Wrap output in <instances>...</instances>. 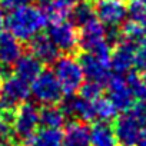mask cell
I'll return each instance as SVG.
<instances>
[{
  "label": "cell",
  "mask_w": 146,
  "mask_h": 146,
  "mask_svg": "<svg viewBox=\"0 0 146 146\" xmlns=\"http://www.w3.org/2000/svg\"><path fill=\"white\" fill-rule=\"evenodd\" d=\"M7 135H9V119L3 113H0V142L5 140Z\"/></svg>",
  "instance_id": "obj_28"
},
{
  "label": "cell",
  "mask_w": 146,
  "mask_h": 146,
  "mask_svg": "<svg viewBox=\"0 0 146 146\" xmlns=\"http://www.w3.org/2000/svg\"><path fill=\"white\" fill-rule=\"evenodd\" d=\"M93 10L96 19L108 27H119L127 17L125 0H96Z\"/></svg>",
  "instance_id": "obj_7"
},
{
  "label": "cell",
  "mask_w": 146,
  "mask_h": 146,
  "mask_svg": "<svg viewBox=\"0 0 146 146\" xmlns=\"http://www.w3.org/2000/svg\"><path fill=\"white\" fill-rule=\"evenodd\" d=\"M30 95L35 98V100L37 103H40L43 106L56 105L62 100L63 90L54 76L53 70L44 69L39 73L37 78L32 82Z\"/></svg>",
  "instance_id": "obj_4"
},
{
  "label": "cell",
  "mask_w": 146,
  "mask_h": 146,
  "mask_svg": "<svg viewBox=\"0 0 146 146\" xmlns=\"http://www.w3.org/2000/svg\"><path fill=\"white\" fill-rule=\"evenodd\" d=\"M78 62L82 67V72L85 75V79L98 82L102 85H106L109 76H110V67L109 63L99 59L98 56L89 53V52H82L78 56Z\"/></svg>",
  "instance_id": "obj_10"
},
{
  "label": "cell",
  "mask_w": 146,
  "mask_h": 146,
  "mask_svg": "<svg viewBox=\"0 0 146 146\" xmlns=\"http://www.w3.org/2000/svg\"><path fill=\"white\" fill-rule=\"evenodd\" d=\"M29 146H62V132L52 127L36 130L29 139Z\"/></svg>",
  "instance_id": "obj_19"
},
{
  "label": "cell",
  "mask_w": 146,
  "mask_h": 146,
  "mask_svg": "<svg viewBox=\"0 0 146 146\" xmlns=\"http://www.w3.org/2000/svg\"><path fill=\"white\" fill-rule=\"evenodd\" d=\"M69 17H70V23L73 26L82 27L83 25L93 20L96 16H95V10H93L90 3L89 2H82V3H78V5L73 6Z\"/></svg>",
  "instance_id": "obj_21"
},
{
  "label": "cell",
  "mask_w": 146,
  "mask_h": 146,
  "mask_svg": "<svg viewBox=\"0 0 146 146\" xmlns=\"http://www.w3.org/2000/svg\"><path fill=\"white\" fill-rule=\"evenodd\" d=\"M92 108H93V122H109L117 113L112 102L108 98L102 96L92 100Z\"/></svg>",
  "instance_id": "obj_20"
},
{
  "label": "cell",
  "mask_w": 146,
  "mask_h": 146,
  "mask_svg": "<svg viewBox=\"0 0 146 146\" xmlns=\"http://www.w3.org/2000/svg\"><path fill=\"white\" fill-rule=\"evenodd\" d=\"M22 54L23 46L20 40L10 32L0 30V63L5 67H12Z\"/></svg>",
  "instance_id": "obj_13"
},
{
  "label": "cell",
  "mask_w": 146,
  "mask_h": 146,
  "mask_svg": "<svg viewBox=\"0 0 146 146\" xmlns=\"http://www.w3.org/2000/svg\"><path fill=\"white\" fill-rule=\"evenodd\" d=\"M36 2H39V3H42V5H46V3L50 2V0H36Z\"/></svg>",
  "instance_id": "obj_32"
},
{
  "label": "cell",
  "mask_w": 146,
  "mask_h": 146,
  "mask_svg": "<svg viewBox=\"0 0 146 146\" xmlns=\"http://www.w3.org/2000/svg\"><path fill=\"white\" fill-rule=\"evenodd\" d=\"M135 146H146V126L140 130V135H139Z\"/></svg>",
  "instance_id": "obj_29"
},
{
  "label": "cell",
  "mask_w": 146,
  "mask_h": 146,
  "mask_svg": "<svg viewBox=\"0 0 146 146\" xmlns=\"http://www.w3.org/2000/svg\"><path fill=\"white\" fill-rule=\"evenodd\" d=\"M29 50L43 64H52L59 57L57 47L50 40L49 35L43 33H37L32 39H29Z\"/></svg>",
  "instance_id": "obj_12"
},
{
  "label": "cell",
  "mask_w": 146,
  "mask_h": 146,
  "mask_svg": "<svg viewBox=\"0 0 146 146\" xmlns=\"http://www.w3.org/2000/svg\"><path fill=\"white\" fill-rule=\"evenodd\" d=\"M53 73L66 95L76 93L85 82V75L78 59L67 53L53 62Z\"/></svg>",
  "instance_id": "obj_3"
},
{
  "label": "cell",
  "mask_w": 146,
  "mask_h": 146,
  "mask_svg": "<svg viewBox=\"0 0 146 146\" xmlns=\"http://www.w3.org/2000/svg\"><path fill=\"white\" fill-rule=\"evenodd\" d=\"M133 53H135V44L129 43L126 40H119L115 43L113 50H110L109 56V67L119 75L130 72L133 67Z\"/></svg>",
  "instance_id": "obj_11"
},
{
  "label": "cell",
  "mask_w": 146,
  "mask_h": 146,
  "mask_svg": "<svg viewBox=\"0 0 146 146\" xmlns=\"http://www.w3.org/2000/svg\"><path fill=\"white\" fill-rule=\"evenodd\" d=\"M76 5V0H50L49 3H46V10L44 15L49 22H63L69 17L73 6Z\"/></svg>",
  "instance_id": "obj_17"
},
{
  "label": "cell",
  "mask_w": 146,
  "mask_h": 146,
  "mask_svg": "<svg viewBox=\"0 0 146 146\" xmlns=\"http://www.w3.org/2000/svg\"><path fill=\"white\" fill-rule=\"evenodd\" d=\"M126 82H127L130 90L133 92L135 99H137V100L146 99V83L143 82V79L137 75V73H135V72H127Z\"/></svg>",
  "instance_id": "obj_23"
},
{
  "label": "cell",
  "mask_w": 146,
  "mask_h": 146,
  "mask_svg": "<svg viewBox=\"0 0 146 146\" xmlns=\"http://www.w3.org/2000/svg\"><path fill=\"white\" fill-rule=\"evenodd\" d=\"M82 2H92V0H82Z\"/></svg>",
  "instance_id": "obj_34"
},
{
  "label": "cell",
  "mask_w": 146,
  "mask_h": 146,
  "mask_svg": "<svg viewBox=\"0 0 146 146\" xmlns=\"http://www.w3.org/2000/svg\"><path fill=\"white\" fill-rule=\"evenodd\" d=\"M39 120L40 125H43L44 127L60 129L64 125L66 115L62 110V108H57L54 105H47L42 110H39Z\"/></svg>",
  "instance_id": "obj_18"
},
{
  "label": "cell",
  "mask_w": 146,
  "mask_h": 146,
  "mask_svg": "<svg viewBox=\"0 0 146 146\" xmlns=\"http://www.w3.org/2000/svg\"><path fill=\"white\" fill-rule=\"evenodd\" d=\"M90 146H119L113 127L108 122H96L89 129Z\"/></svg>",
  "instance_id": "obj_16"
},
{
  "label": "cell",
  "mask_w": 146,
  "mask_h": 146,
  "mask_svg": "<svg viewBox=\"0 0 146 146\" xmlns=\"http://www.w3.org/2000/svg\"><path fill=\"white\" fill-rule=\"evenodd\" d=\"M120 36L123 37V40L133 43L136 46L137 43H140L146 39V29L143 26H140L139 23L130 20V22L125 23V26L120 32Z\"/></svg>",
  "instance_id": "obj_22"
},
{
  "label": "cell",
  "mask_w": 146,
  "mask_h": 146,
  "mask_svg": "<svg viewBox=\"0 0 146 146\" xmlns=\"http://www.w3.org/2000/svg\"><path fill=\"white\" fill-rule=\"evenodd\" d=\"M133 67L137 72H146V39L135 46Z\"/></svg>",
  "instance_id": "obj_26"
},
{
  "label": "cell",
  "mask_w": 146,
  "mask_h": 146,
  "mask_svg": "<svg viewBox=\"0 0 146 146\" xmlns=\"http://www.w3.org/2000/svg\"><path fill=\"white\" fill-rule=\"evenodd\" d=\"M10 125H12V130L17 140L29 142V139L35 135V132L37 130L40 125L37 108L27 102L19 105L13 110Z\"/></svg>",
  "instance_id": "obj_5"
},
{
  "label": "cell",
  "mask_w": 146,
  "mask_h": 146,
  "mask_svg": "<svg viewBox=\"0 0 146 146\" xmlns=\"http://www.w3.org/2000/svg\"><path fill=\"white\" fill-rule=\"evenodd\" d=\"M103 86L102 83H98V82H92V80H88L85 83H82V86L79 88V96H82L83 99H88V100H93L99 96H102V92H103Z\"/></svg>",
  "instance_id": "obj_25"
},
{
  "label": "cell",
  "mask_w": 146,
  "mask_h": 146,
  "mask_svg": "<svg viewBox=\"0 0 146 146\" xmlns=\"http://www.w3.org/2000/svg\"><path fill=\"white\" fill-rule=\"evenodd\" d=\"M30 96L29 83L15 75H7L0 82V108L3 110H15Z\"/></svg>",
  "instance_id": "obj_6"
},
{
  "label": "cell",
  "mask_w": 146,
  "mask_h": 146,
  "mask_svg": "<svg viewBox=\"0 0 146 146\" xmlns=\"http://www.w3.org/2000/svg\"><path fill=\"white\" fill-rule=\"evenodd\" d=\"M106 90H108V99L112 102V105L116 108L117 112L129 110L135 105V96L130 90L126 78L116 73L113 76H109L106 82Z\"/></svg>",
  "instance_id": "obj_8"
},
{
  "label": "cell",
  "mask_w": 146,
  "mask_h": 146,
  "mask_svg": "<svg viewBox=\"0 0 146 146\" xmlns=\"http://www.w3.org/2000/svg\"><path fill=\"white\" fill-rule=\"evenodd\" d=\"M15 66V73L13 75L17 76L19 79L25 80L26 83H32L37 75L43 70V63L40 60H37L32 53L29 54H22L17 62L13 64Z\"/></svg>",
  "instance_id": "obj_14"
},
{
  "label": "cell",
  "mask_w": 146,
  "mask_h": 146,
  "mask_svg": "<svg viewBox=\"0 0 146 146\" xmlns=\"http://www.w3.org/2000/svg\"><path fill=\"white\" fill-rule=\"evenodd\" d=\"M143 82L146 83V72H145V76H143Z\"/></svg>",
  "instance_id": "obj_33"
},
{
  "label": "cell",
  "mask_w": 146,
  "mask_h": 146,
  "mask_svg": "<svg viewBox=\"0 0 146 146\" xmlns=\"http://www.w3.org/2000/svg\"><path fill=\"white\" fill-rule=\"evenodd\" d=\"M5 23L9 32L19 40H29L35 35L40 33V30L46 27L49 20L42 9L27 3L12 10L7 19H5Z\"/></svg>",
  "instance_id": "obj_1"
},
{
  "label": "cell",
  "mask_w": 146,
  "mask_h": 146,
  "mask_svg": "<svg viewBox=\"0 0 146 146\" xmlns=\"http://www.w3.org/2000/svg\"><path fill=\"white\" fill-rule=\"evenodd\" d=\"M3 26H5V17H3L2 13H0V30L3 29Z\"/></svg>",
  "instance_id": "obj_30"
},
{
  "label": "cell",
  "mask_w": 146,
  "mask_h": 146,
  "mask_svg": "<svg viewBox=\"0 0 146 146\" xmlns=\"http://www.w3.org/2000/svg\"><path fill=\"white\" fill-rule=\"evenodd\" d=\"M0 146H13V145H12L10 142H7V140L5 139V140H2V142H0Z\"/></svg>",
  "instance_id": "obj_31"
},
{
  "label": "cell",
  "mask_w": 146,
  "mask_h": 146,
  "mask_svg": "<svg viewBox=\"0 0 146 146\" xmlns=\"http://www.w3.org/2000/svg\"><path fill=\"white\" fill-rule=\"evenodd\" d=\"M62 146H90L89 127L83 122H70L62 133Z\"/></svg>",
  "instance_id": "obj_15"
},
{
  "label": "cell",
  "mask_w": 146,
  "mask_h": 146,
  "mask_svg": "<svg viewBox=\"0 0 146 146\" xmlns=\"http://www.w3.org/2000/svg\"><path fill=\"white\" fill-rule=\"evenodd\" d=\"M29 3V0H0V7L3 10L12 12L17 7H22Z\"/></svg>",
  "instance_id": "obj_27"
},
{
  "label": "cell",
  "mask_w": 146,
  "mask_h": 146,
  "mask_svg": "<svg viewBox=\"0 0 146 146\" xmlns=\"http://www.w3.org/2000/svg\"><path fill=\"white\" fill-rule=\"evenodd\" d=\"M127 15L130 19L146 29V0H132L127 7Z\"/></svg>",
  "instance_id": "obj_24"
},
{
  "label": "cell",
  "mask_w": 146,
  "mask_h": 146,
  "mask_svg": "<svg viewBox=\"0 0 146 146\" xmlns=\"http://www.w3.org/2000/svg\"><path fill=\"white\" fill-rule=\"evenodd\" d=\"M78 47L109 63L110 43L108 40V30L96 17L80 27L78 33Z\"/></svg>",
  "instance_id": "obj_2"
},
{
  "label": "cell",
  "mask_w": 146,
  "mask_h": 146,
  "mask_svg": "<svg viewBox=\"0 0 146 146\" xmlns=\"http://www.w3.org/2000/svg\"><path fill=\"white\" fill-rule=\"evenodd\" d=\"M47 35L59 52H64L67 54H72V52H75L78 49L76 26H73L72 23H69L66 20L52 23Z\"/></svg>",
  "instance_id": "obj_9"
}]
</instances>
